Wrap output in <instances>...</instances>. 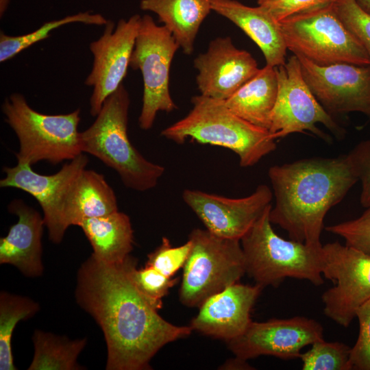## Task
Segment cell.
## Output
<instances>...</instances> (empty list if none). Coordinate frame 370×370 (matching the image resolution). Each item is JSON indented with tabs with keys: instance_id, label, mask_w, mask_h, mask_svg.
I'll use <instances>...</instances> for the list:
<instances>
[{
	"instance_id": "6da1fadb",
	"label": "cell",
	"mask_w": 370,
	"mask_h": 370,
	"mask_svg": "<svg viewBox=\"0 0 370 370\" xmlns=\"http://www.w3.org/2000/svg\"><path fill=\"white\" fill-rule=\"evenodd\" d=\"M134 258L107 264L91 255L80 267L77 302L101 327L106 341L107 370L149 369L165 345L192 333L164 319L140 293L130 275Z\"/></svg>"
},
{
	"instance_id": "7a4b0ae2",
	"label": "cell",
	"mask_w": 370,
	"mask_h": 370,
	"mask_svg": "<svg viewBox=\"0 0 370 370\" xmlns=\"http://www.w3.org/2000/svg\"><path fill=\"white\" fill-rule=\"evenodd\" d=\"M268 176L275 199L271 223L286 231L290 239L312 246L322 245L325 214L358 181L347 155L275 165Z\"/></svg>"
},
{
	"instance_id": "3957f363",
	"label": "cell",
	"mask_w": 370,
	"mask_h": 370,
	"mask_svg": "<svg viewBox=\"0 0 370 370\" xmlns=\"http://www.w3.org/2000/svg\"><path fill=\"white\" fill-rule=\"evenodd\" d=\"M129 94L122 84L104 101L92 124L79 132L82 153H89L114 169L123 184L144 192L156 187L165 169L147 160L127 135Z\"/></svg>"
},
{
	"instance_id": "277c9868",
	"label": "cell",
	"mask_w": 370,
	"mask_h": 370,
	"mask_svg": "<svg viewBox=\"0 0 370 370\" xmlns=\"http://www.w3.org/2000/svg\"><path fill=\"white\" fill-rule=\"evenodd\" d=\"M188 114L161 132L177 144L188 139L225 147L234 152L242 167L257 164L276 149L269 131L257 127L232 112L224 101L201 95L192 97Z\"/></svg>"
},
{
	"instance_id": "5b68a950",
	"label": "cell",
	"mask_w": 370,
	"mask_h": 370,
	"mask_svg": "<svg viewBox=\"0 0 370 370\" xmlns=\"http://www.w3.org/2000/svg\"><path fill=\"white\" fill-rule=\"evenodd\" d=\"M271 207L241 239L246 273L263 288L278 287L286 278L322 285L323 245L312 246L280 237L271 225Z\"/></svg>"
},
{
	"instance_id": "8992f818",
	"label": "cell",
	"mask_w": 370,
	"mask_h": 370,
	"mask_svg": "<svg viewBox=\"0 0 370 370\" xmlns=\"http://www.w3.org/2000/svg\"><path fill=\"white\" fill-rule=\"evenodd\" d=\"M1 109L18 140V163L47 161L55 165L82 153L79 108L64 114H45L34 110L23 95L13 93L4 100Z\"/></svg>"
},
{
	"instance_id": "52a82bcc",
	"label": "cell",
	"mask_w": 370,
	"mask_h": 370,
	"mask_svg": "<svg viewBox=\"0 0 370 370\" xmlns=\"http://www.w3.org/2000/svg\"><path fill=\"white\" fill-rule=\"evenodd\" d=\"M334 3L279 22L287 50L320 66L370 65L367 52L343 25Z\"/></svg>"
},
{
	"instance_id": "ba28073f",
	"label": "cell",
	"mask_w": 370,
	"mask_h": 370,
	"mask_svg": "<svg viewBox=\"0 0 370 370\" xmlns=\"http://www.w3.org/2000/svg\"><path fill=\"white\" fill-rule=\"evenodd\" d=\"M188 240L192 245L183 267L179 298L186 306L199 307L246 273L245 257L240 240L222 238L206 229H194Z\"/></svg>"
},
{
	"instance_id": "9c48e42d",
	"label": "cell",
	"mask_w": 370,
	"mask_h": 370,
	"mask_svg": "<svg viewBox=\"0 0 370 370\" xmlns=\"http://www.w3.org/2000/svg\"><path fill=\"white\" fill-rule=\"evenodd\" d=\"M179 48L165 26L156 25L148 14L140 18L130 66L140 70L143 75V97L138 125L143 130L152 127L158 112H171L177 108L169 92V73Z\"/></svg>"
},
{
	"instance_id": "30bf717a",
	"label": "cell",
	"mask_w": 370,
	"mask_h": 370,
	"mask_svg": "<svg viewBox=\"0 0 370 370\" xmlns=\"http://www.w3.org/2000/svg\"><path fill=\"white\" fill-rule=\"evenodd\" d=\"M278 92L269 132L273 139L297 132H310L330 141V137L317 127L322 124L336 137L344 130L317 101L306 84L295 55L277 67Z\"/></svg>"
},
{
	"instance_id": "8fae6325",
	"label": "cell",
	"mask_w": 370,
	"mask_h": 370,
	"mask_svg": "<svg viewBox=\"0 0 370 370\" xmlns=\"http://www.w3.org/2000/svg\"><path fill=\"white\" fill-rule=\"evenodd\" d=\"M323 275L334 286L321 295L326 317L347 328L370 299V255L339 242L323 245Z\"/></svg>"
},
{
	"instance_id": "7c38bea8",
	"label": "cell",
	"mask_w": 370,
	"mask_h": 370,
	"mask_svg": "<svg viewBox=\"0 0 370 370\" xmlns=\"http://www.w3.org/2000/svg\"><path fill=\"white\" fill-rule=\"evenodd\" d=\"M140 18L134 14L127 20L122 18L116 27L114 22L108 20L103 34L90 44L93 64L84 84L92 87L90 113L93 116L122 84L130 66Z\"/></svg>"
},
{
	"instance_id": "4fadbf2b",
	"label": "cell",
	"mask_w": 370,
	"mask_h": 370,
	"mask_svg": "<svg viewBox=\"0 0 370 370\" xmlns=\"http://www.w3.org/2000/svg\"><path fill=\"white\" fill-rule=\"evenodd\" d=\"M297 57L306 84L330 114L356 112L370 118V65L320 66Z\"/></svg>"
},
{
	"instance_id": "5bb4252c",
	"label": "cell",
	"mask_w": 370,
	"mask_h": 370,
	"mask_svg": "<svg viewBox=\"0 0 370 370\" xmlns=\"http://www.w3.org/2000/svg\"><path fill=\"white\" fill-rule=\"evenodd\" d=\"M324 340L322 325L313 319L296 316L251 321L239 336L227 342L236 357L247 360L260 356L282 359L299 358L306 345Z\"/></svg>"
},
{
	"instance_id": "9a60e30c",
	"label": "cell",
	"mask_w": 370,
	"mask_h": 370,
	"mask_svg": "<svg viewBox=\"0 0 370 370\" xmlns=\"http://www.w3.org/2000/svg\"><path fill=\"white\" fill-rule=\"evenodd\" d=\"M273 192L265 184L242 198H229L199 190L186 189L184 203L216 236L240 240L271 205Z\"/></svg>"
},
{
	"instance_id": "2e32d148",
	"label": "cell",
	"mask_w": 370,
	"mask_h": 370,
	"mask_svg": "<svg viewBox=\"0 0 370 370\" xmlns=\"http://www.w3.org/2000/svg\"><path fill=\"white\" fill-rule=\"evenodd\" d=\"M88 162L87 156L82 153L49 175L34 171L30 164L17 162L14 166L3 169L5 177L0 180V186L20 189L34 197L42 210L49 238L58 244L67 230L62 217V201L70 184Z\"/></svg>"
},
{
	"instance_id": "e0dca14e",
	"label": "cell",
	"mask_w": 370,
	"mask_h": 370,
	"mask_svg": "<svg viewBox=\"0 0 370 370\" xmlns=\"http://www.w3.org/2000/svg\"><path fill=\"white\" fill-rule=\"evenodd\" d=\"M200 95L225 101L259 71L247 51L238 49L229 36L210 42L206 53L194 60Z\"/></svg>"
},
{
	"instance_id": "ac0fdd59",
	"label": "cell",
	"mask_w": 370,
	"mask_h": 370,
	"mask_svg": "<svg viewBox=\"0 0 370 370\" xmlns=\"http://www.w3.org/2000/svg\"><path fill=\"white\" fill-rule=\"evenodd\" d=\"M263 287L235 283L211 295L200 306L189 326L227 342L241 335L251 321L250 312Z\"/></svg>"
},
{
	"instance_id": "d6986e66",
	"label": "cell",
	"mask_w": 370,
	"mask_h": 370,
	"mask_svg": "<svg viewBox=\"0 0 370 370\" xmlns=\"http://www.w3.org/2000/svg\"><path fill=\"white\" fill-rule=\"evenodd\" d=\"M8 209L18 221L0 239V263L12 264L27 277L41 275L43 217L22 199L12 200Z\"/></svg>"
},
{
	"instance_id": "ffe728a7",
	"label": "cell",
	"mask_w": 370,
	"mask_h": 370,
	"mask_svg": "<svg viewBox=\"0 0 370 370\" xmlns=\"http://www.w3.org/2000/svg\"><path fill=\"white\" fill-rule=\"evenodd\" d=\"M212 10L242 29L260 49L266 64H285L287 48L279 22L265 8L248 6L236 0H210Z\"/></svg>"
},
{
	"instance_id": "44dd1931",
	"label": "cell",
	"mask_w": 370,
	"mask_h": 370,
	"mask_svg": "<svg viewBox=\"0 0 370 370\" xmlns=\"http://www.w3.org/2000/svg\"><path fill=\"white\" fill-rule=\"evenodd\" d=\"M118 210L116 195L104 176L86 168L71 182L61 205L62 219L67 228Z\"/></svg>"
},
{
	"instance_id": "7402d4cb",
	"label": "cell",
	"mask_w": 370,
	"mask_h": 370,
	"mask_svg": "<svg viewBox=\"0 0 370 370\" xmlns=\"http://www.w3.org/2000/svg\"><path fill=\"white\" fill-rule=\"evenodd\" d=\"M278 92L277 67L266 64L224 102L236 115L269 131Z\"/></svg>"
},
{
	"instance_id": "603a6c76",
	"label": "cell",
	"mask_w": 370,
	"mask_h": 370,
	"mask_svg": "<svg viewBox=\"0 0 370 370\" xmlns=\"http://www.w3.org/2000/svg\"><path fill=\"white\" fill-rule=\"evenodd\" d=\"M140 8L158 15L186 55L193 53L199 27L212 10L210 0H141Z\"/></svg>"
},
{
	"instance_id": "cb8c5ba5",
	"label": "cell",
	"mask_w": 370,
	"mask_h": 370,
	"mask_svg": "<svg viewBox=\"0 0 370 370\" xmlns=\"http://www.w3.org/2000/svg\"><path fill=\"white\" fill-rule=\"evenodd\" d=\"M97 260L107 264L123 262L132 250L133 230L130 219L119 210L84 220L79 225Z\"/></svg>"
},
{
	"instance_id": "d4e9b609",
	"label": "cell",
	"mask_w": 370,
	"mask_h": 370,
	"mask_svg": "<svg viewBox=\"0 0 370 370\" xmlns=\"http://www.w3.org/2000/svg\"><path fill=\"white\" fill-rule=\"evenodd\" d=\"M34 355L29 370L82 369L77 358L86 339L70 340L64 336L35 330L33 335Z\"/></svg>"
},
{
	"instance_id": "484cf974",
	"label": "cell",
	"mask_w": 370,
	"mask_h": 370,
	"mask_svg": "<svg viewBox=\"0 0 370 370\" xmlns=\"http://www.w3.org/2000/svg\"><path fill=\"white\" fill-rule=\"evenodd\" d=\"M39 310L38 304L29 297L5 291L0 295V369L15 370L11 340L17 323L32 317Z\"/></svg>"
},
{
	"instance_id": "4316f807",
	"label": "cell",
	"mask_w": 370,
	"mask_h": 370,
	"mask_svg": "<svg viewBox=\"0 0 370 370\" xmlns=\"http://www.w3.org/2000/svg\"><path fill=\"white\" fill-rule=\"evenodd\" d=\"M108 20L99 14L79 12L44 23L38 29L26 34L10 36L0 33V62L7 61L16 55L50 36V32L61 26L81 23L86 25H105Z\"/></svg>"
},
{
	"instance_id": "83f0119b",
	"label": "cell",
	"mask_w": 370,
	"mask_h": 370,
	"mask_svg": "<svg viewBox=\"0 0 370 370\" xmlns=\"http://www.w3.org/2000/svg\"><path fill=\"white\" fill-rule=\"evenodd\" d=\"M311 345V349L299 356L303 370H352V347L347 345L323 340Z\"/></svg>"
},
{
	"instance_id": "f1b7e54d",
	"label": "cell",
	"mask_w": 370,
	"mask_h": 370,
	"mask_svg": "<svg viewBox=\"0 0 370 370\" xmlns=\"http://www.w3.org/2000/svg\"><path fill=\"white\" fill-rule=\"evenodd\" d=\"M130 275L137 289L157 310L162 307V299L177 282V279L166 276L151 267L138 269L134 258L130 267Z\"/></svg>"
},
{
	"instance_id": "f546056e",
	"label": "cell",
	"mask_w": 370,
	"mask_h": 370,
	"mask_svg": "<svg viewBox=\"0 0 370 370\" xmlns=\"http://www.w3.org/2000/svg\"><path fill=\"white\" fill-rule=\"evenodd\" d=\"M334 5L339 18L362 45L370 59V14L356 0H337Z\"/></svg>"
},
{
	"instance_id": "4dcf8cb0",
	"label": "cell",
	"mask_w": 370,
	"mask_h": 370,
	"mask_svg": "<svg viewBox=\"0 0 370 370\" xmlns=\"http://www.w3.org/2000/svg\"><path fill=\"white\" fill-rule=\"evenodd\" d=\"M188 240L184 245L173 247L169 238L163 237L161 244L148 254L145 266L151 267L166 276H172L186 263L191 249Z\"/></svg>"
},
{
	"instance_id": "1f68e13d",
	"label": "cell",
	"mask_w": 370,
	"mask_h": 370,
	"mask_svg": "<svg viewBox=\"0 0 370 370\" xmlns=\"http://www.w3.org/2000/svg\"><path fill=\"white\" fill-rule=\"evenodd\" d=\"M325 230L344 238L346 245L370 255V207L360 217L328 226Z\"/></svg>"
},
{
	"instance_id": "d6a6232c",
	"label": "cell",
	"mask_w": 370,
	"mask_h": 370,
	"mask_svg": "<svg viewBox=\"0 0 370 370\" xmlns=\"http://www.w3.org/2000/svg\"><path fill=\"white\" fill-rule=\"evenodd\" d=\"M356 317L359 322V333L356 343L351 348V369L370 370V299L357 308Z\"/></svg>"
},
{
	"instance_id": "836d02e7",
	"label": "cell",
	"mask_w": 370,
	"mask_h": 370,
	"mask_svg": "<svg viewBox=\"0 0 370 370\" xmlns=\"http://www.w3.org/2000/svg\"><path fill=\"white\" fill-rule=\"evenodd\" d=\"M361 183L360 203L370 207V139L360 142L347 154Z\"/></svg>"
},
{
	"instance_id": "e575fe53",
	"label": "cell",
	"mask_w": 370,
	"mask_h": 370,
	"mask_svg": "<svg viewBox=\"0 0 370 370\" xmlns=\"http://www.w3.org/2000/svg\"><path fill=\"white\" fill-rule=\"evenodd\" d=\"M337 0H258V5L265 8L280 22L291 16L310 11Z\"/></svg>"
},
{
	"instance_id": "d590c367",
	"label": "cell",
	"mask_w": 370,
	"mask_h": 370,
	"mask_svg": "<svg viewBox=\"0 0 370 370\" xmlns=\"http://www.w3.org/2000/svg\"><path fill=\"white\" fill-rule=\"evenodd\" d=\"M358 4L367 13L370 14V0H356Z\"/></svg>"
}]
</instances>
